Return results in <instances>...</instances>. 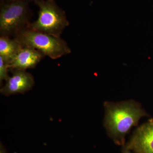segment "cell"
<instances>
[{"label":"cell","mask_w":153,"mask_h":153,"mask_svg":"<svg viewBox=\"0 0 153 153\" xmlns=\"http://www.w3.org/2000/svg\"><path fill=\"white\" fill-rule=\"evenodd\" d=\"M104 126L108 135L118 144L124 143L127 134L146 114L133 100L105 103Z\"/></svg>","instance_id":"6da1fadb"},{"label":"cell","mask_w":153,"mask_h":153,"mask_svg":"<svg viewBox=\"0 0 153 153\" xmlns=\"http://www.w3.org/2000/svg\"><path fill=\"white\" fill-rule=\"evenodd\" d=\"M39 8L38 19L30 23L31 30L60 37L69 25L66 13L57 5L55 0H31Z\"/></svg>","instance_id":"7a4b0ae2"},{"label":"cell","mask_w":153,"mask_h":153,"mask_svg":"<svg viewBox=\"0 0 153 153\" xmlns=\"http://www.w3.org/2000/svg\"><path fill=\"white\" fill-rule=\"evenodd\" d=\"M15 38L22 46L37 49L52 59L60 58L71 52L68 44L60 37L35 31L27 27L17 33Z\"/></svg>","instance_id":"3957f363"},{"label":"cell","mask_w":153,"mask_h":153,"mask_svg":"<svg viewBox=\"0 0 153 153\" xmlns=\"http://www.w3.org/2000/svg\"><path fill=\"white\" fill-rule=\"evenodd\" d=\"M17 0L10 3H1L0 33L1 36L16 35L27 27L30 19V1Z\"/></svg>","instance_id":"277c9868"},{"label":"cell","mask_w":153,"mask_h":153,"mask_svg":"<svg viewBox=\"0 0 153 153\" xmlns=\"http://www.w3.org/2000/svg\"><path fill=\"white\" fill-rule=\"evenodd\" d=\"M126 148L136 153H153V122L137 129Z\"/></svg>","instance_id":"5b68a950"},{"label":"cell","mask_w":153,"mask_h":153,"mask_svg":"<svg viewBox=\"0 0 153 153\" xmlns=\"http://www.w3.org/2000/svg\"><path fill=\"white\" fill-rule=\"evenodd\" d=\"M6 82L1 89V93L5 96L25 93L32 89L35 84L33 75L23 70L15 71Z\"/></svg>","instance_id":"8992f818"},{"label":"cell","mask_w":153,"mask_h":153,"mask_svg":"<svg viewBox=\"0 0 153 153\" xmlns=\"http://www.w3.org/2000/svg\"><path fill=\"white\" fill-rule=\"evenodd\" d=\"M45 56L37 49L23 46L9 63V68L14 71H26L35 68Z\"/></svg>","instance_id":"52a82bcc"},{"label":"cell","mask_w":153,"mask_h":153,"mask_svg":"<svg viewBox=\"0 0 153 153\" xmlns=\"http://www.w3.org/2000/svg\"><path fill=\"white\" fill-rule=\"evenodd\" d=\"M22 47L15 38L11 39L9 36H4L0 37V56L9 64Z\"/></svg>","instance_id":"ba28073f"},{"label":"cell","mask_w":153,"mask_h":153,"mask_svg":"<svg viewBox=\"0 0 153 153\" xmlns=\"http://www.w3.org/2000/svg\"><path fill=\"white\" fill-rule=\"evenodd\" d=\"M9 63L0 56V82H1L9 78L8 72L9 69Z\"/></svg>","instance_id":"9c48e42d"},{"label":"cell","mask_w":153,"mask_h":153,"mask_svg":"<svg viewBox=\"0 0 153 153\" xmlns=\"http://www.w3.org/2000/svg\"><path fill=\"white\" fill-rule=\"evenodd\" d=\"M17 0H1V3H10L15 1Z\"/></svg>","instance_id":"30bf717a"},{"label":"cell","mask_w":153,"mask_h":153,"mask_svg":"<svg viewBox=\"0 0 153 153\" xmlns=\"http://www.w3.org/2000/svg\"><path fill=\"white\" fill-rule=\"evenodd\" d=\"M0 153H7L5 149L4 148L3 146H1V150H0Z\"/></svg>","instance_id":"8fae6325"},{"label":"cell","mask_w":153,"mask_h":153,"mask_svg":"<svg viewBox=\"0 0 153 153\" xmlns=\"http://www.w3.org/2000/svg\"><path fill=\"white\" fill-rule=\"evenodd\" d=\"M123 153H134L132 152L131 151L129 150L128 149H126V148H125L124 149L123 151Z\"/></svg>","instance_id":"7c38bea8"}]
</instances>
